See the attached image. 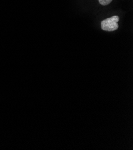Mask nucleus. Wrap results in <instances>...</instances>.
<instances>
[{"mask_svg":"<svg viewBox=\"0 0 133 150\" xmlns=\"http://www.w3.org/2000/svg\"><path fill=\"white\" fill-rule=\"evenodd\" d=\"M112 0H99V3L102 6H107L111 3Z\"/></svg>","mask_w":133,"mask_h":150,"instance_id":"f03ea898","label":"nucleus"},{"mask_svg":"<svg viewBox=\"0 0 133 150\" xmlns=\"http://www.w3.org/2000/svg\"><path fill=\"white\" fill-rule=\"evenodd\" d=\"M120 18L118 16H113L112 18H108L101 21V29L106 31H114L118 28V22L119 21Z\"/></svg>","mask_w":133,"mask_h":150,"instance_id":"f257e3e1","label":"nucleus"}]
</instances>
